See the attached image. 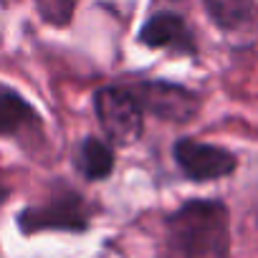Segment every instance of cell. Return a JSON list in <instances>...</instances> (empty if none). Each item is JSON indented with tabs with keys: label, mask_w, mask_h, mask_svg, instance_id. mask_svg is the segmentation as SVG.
Listing matches in <instances>:
<instances>
[{
	"label": "cell",
	"mask_w": 258,
	"mask_h": 258,
	"mask_svg": "<svg viewBox=\"0 0 258 258\" xmlns=\"http://www.w3.org/2000/svg\"><path fill=\"white\" fill-rule=\"evenodd\" d=\"M167 258H230L228 208L218 200H190L167 218Z\"/></svg>",
	"instance_id": "cell-1"
},
{
	"label": "cell",
	"mask_w": 258,
	"mask_h": 258,
	"mask_svg": "<svg viewBox=\"0 0 258 258\" xmlns=\"http://www.w3.org/2000/svg\"><path fill=\"white\" fill-rule=\"evenodd\" d=\"M94 109L101 121L104 135L121 147L135 145L142 132H145V121H142V106L132 96L126 86H104L94 94Z\"/></svg>",
	"instance_id": "cell-2"
},
{
	"label": "cell",
	"mask_w": 258,
	"mask_h": 258,
	"mask_svg": "<svg viewBox=\"0 0 258 258\" xmlns=\"http://www.w3.org/2000/svg\"><path fill=\"white\" fill-rule=\"evenodd\" d=\"M126 89L132 91L142 111H150L167 121H187L198 114V106H200L198 96L190 89L167 84V81H142Z\"/></svg>",
	"instance_id": "cell-3"
},
{
	"label": "cell",
	"mask_w": 258,
	"mask_h": 258,
	"mask_svg": "<svg viewBox=\"0 0 258 258\" xmlns=\"http://www.w3.org/2000/svg\"><path fill=\"white\" fill-rule=\"evenodd\" d=\"M175 160L180 165V170L198 182L205 180H218L225 177L235 170V157L215 145H203L195 140H180L175 145Z\"/></svg>",
	"instance_id": "cell-4"
},
{
	"label": "cell",
	"mask_w": 258,
	"mask_h": 258,
	"mask_svg": "<svg viewBox=\"0 0 258 258\" xmlns=\"http://www.w3.org/2000/svg\"><path fill=\"white\" fill-rule=\"evenodd\" d=\"M21 228L26 233L36 230H81L86 228V213H84V200L74 192H63L53 198L43 208H28L18 218Z\"/></svg>",
	"instance_id": "cell-5"
},
{
	"label": "cell",
	"mask_w": 258,
	"mask_h": 258,
	"mask_svg": "<svg viewBox=\"0 0 258 258\" xmlns=\"http://www.w3.org/2000/svg\"><path fill=\"white\" fill-rule=\"evenodd\" d=\"M140 41L150 48H172L180 53H195V38L177 13H157L140 31Z\"/></svg>",
	"instance_id": "cell-6"
},
{
	"label": "cell",
	"mask_w": 258,
	"mask_h": 258,
	"mask_svg": "<svg viewBox=\"0 0 258 258\" xmlns=\"http://www.w3.org/2000/svg\"><path fill=\"white\" fill-rule=\"evenodd\" d=\"M38 124V114L36 109L18 96L16 91H0V135L8 137V135H18L28 126Z\"/></svg>",
	"instance_id": "cell-7"
},
{
	"label": "cell",
	"mask_w": 258,
	"mask_h": 258,
	"mask_svg": "<svg viewBox=\"0 0 258 258\" xmlns=\"http://www.w3.org/2000/svg\"><path fill=\"white\" fill-rule=\"evenodd\" d=\"M114 167V152L99 137H86L79 150V170L89 180H104Z\"/></svg>",
	"instance_id": "cell-8"
},
{
	"label": "cell",
	"mask_w": 258,
	"mask_h": 258,
	"mask_svg": "<svg viewBox=\"0 0 258 258\" xmlns=\"http://www.w3.org/2000/svg\"><path fill=\"white\" fill-rule=\"evenodd\" d=\"M205 11L215 21V26L233 31L240 28L253 18V3L250 0H205Z\"/></svg>",
	"instance_id": "cell-9"
},
{
	"label": "cell",
	"mask_w": 258,
	"mask_h": 258,
	"mask_svg": "<svg viewBox=\"0 0 258 258\" xmlns=\"http://www.w3.org/2000/svg\"><path fill=\"white\" fill-rule=\"evenodd\" d=\"M63 3H74V0H63Z\"/></svg>",
	"instance_id": "cell-10"
}]
</instances>
